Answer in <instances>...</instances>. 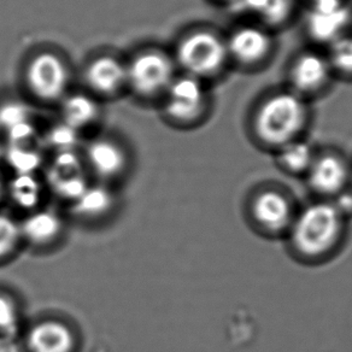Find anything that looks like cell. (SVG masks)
Segmentation results:
<instances>
[{"label": "cell", "mask_w": 352, "mask_h": 352, "mask_svg": "<svg viewBox=\"0 0 352 352\" xmlns=\"http://www.w3.org/2000/svg\"><path fill=\"white\" fill-rule=\"evenodd\" d=\"M307 121L308 108L303 97L294 91H284L259 105L254 118V133L264 145L279 150L299 139Z\"/></svg>", "instance_id": "6da1fadb"}, {"label": "cell", "mask_w": 352, "mask_h": 352, "mask_svg": "<svg viewBox=\"0 0 352 352\" xmlns=\"http://www.w3.org/2000/svg\"><path fill=\"white\" fill-rule=\"evenodd\" d=\"M289 230L298 254L320 258L337 246L344 232V217L331 203H316L294 219Z\"/></svg>", "instance_id": "7a4b0ae2"}, {"label": "cell", "mask_w": 352, "mask_h": 352, "mask_svg": "<svg viewBox=\"0 0 352 352\" xmlns=\"http://www.w3.org/2000/svg\"><path fill=\"white\" fill-rule=\"evenodd\" d=\"M230 60L226 40L211 30H196L177 45L176 62L186 75L203 80L220 74Z\"/></svg>", "instance_id": "3957f363"}, {"label": "cell", "mask_w": 352, "mask_h": 352, "mask_svg": "<svg viewBox=\"0 0 352 352\" xmlns=\"http://www.w3.org/2000/svg\"><path fill=\"white\" fill-rule=\"evenodd\" d=\"M127 85L142 97H153L166 92L175 80L174 60L161 51H145L126 65Z\"/></svg>", "instance_id": "277c9868"}, {"label": "cell", "mask_w": 352, "mask_h": 352, "mask_svg": "<svg viewBox=\"0 0 352 352\" xmlns=\"http://www.w3.org/2000/svg\"><path fill=\"white\" fill-rule=\"evenodd\" d=\"M27 83L36 98L54 102L62 98L68 88V67L57 54H36L28 64Z\"/></svg>", "instance_id": "5b68a950"}, {"label": "cell", "mask_w": 352, "mask_h": 352, "mask_svg": "<svg viewBox=\"0 0 352 352\" xmlns=\"http://www.w3.org/2000/svg\"><path fill=\"white\" fill-rule=\"evenodd\" d=\"M351 21L352 9L347 0H311L307 27L314 39L329 45L346 34Z\"/></svg>", "instance_id": "8992f818"}, {"label": "cell", "mask_w": 352, "mask_h": 352, "mask_svg": "<svg viewBox=\"0 0 352 352\" xmlns=\"http://www.w3.org/2000/svg\"><path fill=\"white\" fill-rule=\"evenodd\" d=\"M166 94V113L174 121L193 122L206 111L208 94L201 80L188 75L175 78Z\"/></svg>", "instance_id": "52a82bcc"}, {"label": "cell", "mask_w": 352, "mask_h": 352, "mask_svg": "<svg viewBox=\"0 0 352 352\" xmlns=\"http://www.w3.org/2000/svg\"><path fill=\"white\" fill-rule=\"evenodd\" d=\"M226 45L230 59L244 65H254L270 56L273 40L263 27L243 25L230 34Z\"/></svg>", "instance_id": "ba28073f"}, {"label": "cell", "mask_w": 352, "mask_h": 352, "mask_svg": "<svg viewBox=\"0 0 352 352\" xmlns=\"http://www.w3.org/2000/svg\"><path fill=\"white\" fill-rule=\"evenodd\" d=\"M252 217L263 230L280 233L289 230L294 223V209L291 201L279 192L264 191L254 198Z\"/></svg>", "instance_id": "9c48e42d"}, {"label": "cell", "mask_w": 352, "mask_h": 352, "mask_svg": "<svg viewBox=\"0 0 352 352\" xmlns=\"http://www.w3.org/2000/svg\"><path fill=\"white\" fill-rule=\"evenodd\" d=\"M332 72L327 56L318 52L300 54L291 69V82L294 92L299 96L318 92L327 85Z\"/></svg>", "instance_id": "30bf717a"}, {"label": "cell", "mask_w": 352, "mask_h": 352, "mask_svg": "<svg viewBox=\"0 0 352 352\" xmlns=\"http://www.w3.org/2000/svg\"><path fill=\"white\" fill-rule=\"evenodd\" d=\"M308 173L310 186L323 196H338L345 191L350 176L346 163L337 155L315 158Z\"/></svg>", "instance_id": "8fae6325"}, {"label": "cell", "mask_w": 352, "mask_h": 352, "mask_svg": "<svg viewBox=\"0 0 352 352\" xmlns=\"http://www.w3.org/2000/svg\"><path fill=\"white\" fill-rule=\"evenodd\" d=\"M85 78L99 94H113L127 83V69L118 59L103 56L88 64Z\"/></svg>", "instance_id": "7c38bea8"}, {"label": "cell", "mask_w": 352, "mask_h": 352, "mask_svg": "<svg viewBox=\"0 0 352 352\" xmlns=\"http://www.w3.org/2000/svg\"><path fill=\"white\" fill-rule=\"evenodd\" d=\"M74 336L68 326L57 321H45L32 328L27 337L30 352H72Z\"/></svg>", "instance_id": "4fadbf2b"}, {"label": "cell", "mask_w": 352, "mask_h": 352, "mask_svg": "<svg viewBox=\"0 0 352 352\" xmlns=\"http://www.w3.org/2000/svg\"><path fill=\"white\" fill-rule=\"evenodd\" d=\"M51 180L59 193L73 199H76L87 187L83 180L78 157H75L72 151L60 152L58 158L54 162Z\"/></svg>", "instance_id": "5bb4252c"}, {"label": "cell", "mask_w": 352, "mask_h": 352, "mask_svg": "<svg viewBox=\"0 0 352 352\" xmlns=\"http://www.w3.org/2000/svg\"><path fill=\"white\" fill-rule=\"evenodd\" d=\"M88 163L102 176H115L121 173L126 163L122 148L110 140H97L87 150Z\"/></svg>", "instance_id": "9a60e30c"}, {"label": "cell", "mask_w": 352, "mask_h": 352, "mask_svg": "<svg viewBox=\"0 0 352 352\" xmlns=\"http://www.w3.org/2000/svg\"><path fill=\"white\" fill-rule=\"evenodd\" d=\"M98 115V104L85 94H74L63 102L62 116L64 124L75 131L91 126L97 121Z\"/></svg>", "instance_id": "2e32d148"}, {"label": "cell", "mask_w": 352, "mask_h": 352, "mask_svg": "<svg viewBox=\"0 0 352 352\" xmlns=\"http://www.w3.org/2000/svg\"><path fill=\"white\" fill-rule=\"evenodd\" d=\"M21 235L34 244H46L54 240L60 230V220L51 211L35 212L22 223Z\"/></svg>", "instance_id": "e0dca14e"}, {"label": "cell", "mask_w": 352, "mask_h": 352, "mask_svg": "<svg viewBox=\"0 0 352 352\" xmlns=\"http://www.w3.org/2000/svg\"><path fill=\"white\" fill-rule=\"evenodd\" d=\"M280 166L285 170L299 174L304 171H309L310 166H313L315 157L311 146L308 142L300 139L286 144L285 146L279 148Z\"/></svg>", "instance_id": "ac0fdd59"}, {"label": "cell", "mask_w": 352, "mask_h": 352, "mask_svg": "<svg viewBox=\"0 0 352 352\" xmlns=\"http://www.w3.org/2000/svg\"><path fill=\"white\" fill-rule=\"evenodd\" d=\"M111 206V196L103 187H86L75 199L78 214L97 216L108 210Z\"/></svg>", "instance_id": "d6986e66"}, {"label": "cell", "mask_w": 352, "mask_h": 352, "mask_svg": "<svg viewBox=\"0 0 352 352\" xmlns=\"http://www.w3.org/2000/svg\"><path fill=\"white\" fill-rule=\"evenodd\" d=\"M10 190L14 201L22 208H33L39 201L41 187L32 174H19L11 182Z\"/></svg>", "instance_id": "ffe728a7"}, {"label": "cell", "mask_w": 352, "mask_h": 352, "mask_svg": "<svg viewBox=\"0 0 352 352\" xmlns=\"http://www.w3.org/2000/svg\"><path fill=\"white\" fill-rule=\"evenodd\" d=\"M327 58L333 70L352 75V34L346 33L329 44Z\"/></svg>", "instance_id": "44dd1931"}, {"label": "cell", "mask_w": 352, "mask_h": 352, "mask_svg": "<svg viewBox=\"0 0 352 352\" xmlns=\"http://www.w3.org/2000/svg\"><path fill=\"white\" fill-rule=\"evenodd\" d=\"M292 0H268L258 19L270 25H283L292 14Z\"/></svg>", "instance_id": "7402d4cb"}, {"label": "cell", "mask_w": 352, "mask_h": 352, "mask_svg": "<svg viewBox=\"0 0 352 352\" xmlns=\"http://www.w3.org/2000/svg\"><path fill=\"white\" fill-rule=\"evenodd\" d=\"M21 236L20 226L10 216L0 214V258L14 251Z\"/></svg>", "instance_id": "603a6c76"}, {"label": "cell", "mask_w": 352, "mask_h": 352, "mask_svg": "<svg viewBox=\"0 0 352 352\" xmlns=\"http://www.w3.org/2000/svg\"><path fill=\"white\" fill-rule=\"evenodd\" d=\"M19 328V311L9 297L0 294V336L14 338Z\"/></svg>", "instance_id": "cb8c5ba5"}, {"label": "cell", "mask_w": 352, "mask_h": 352, "mask_svg": "<svg viewBox=\"0 0 352 352\" xmlns=\"http://www.w3.org/2000/svg\"><path fill=\"white\" fill-rule=\"evenodd\" d=\"M9 161L19 174H32V170L39 164V155L30 148L15 145L9 153Z\"/></svg>", "instance_id": "d4e9b609"}, {"label": "cell", "mask_w": 352, "mask_h": 352, "mask_svg": "<svg viewBox=\"0 0 352 352\" xmlns=\"http://www.w3.org/2000/svg\"><path fill=\"white\" fill-rule=\"evenodd\" d=\"M25 122H28V113L21 105H8L0 110V123L8 131Z\"/></svg>", "instance_id": "484cf974"}, {"label": "cell", "mask_w": 352, "mask_h": 352, "mask_svg": "<svg viewBox=\"0 0 352 352\" xmlns=\"http://www.w3.org/2000/svg\"><path fill=\"white\" fill-rule=\"evenodd\" d=\"M76 133L78 131L64 124L63 127L54 129L52 137H51V142L60 147L62 152L72 151V145L74 144V139L76 138Z\"/></svg>", "instance_id": "4316f807"}, {"label": "cell", "mask_w": 352, "mask_h": 352, "mask_svg": "<svg viewBox=\"0 0 352 352\" xmlns=\"http://www.w3.org/2000/svg\"><path fill=\"white\" fill-rule=\"evenodd\" d=\"M342 217L352 214V192L342 191L337 196V201L333 203Z\"/></svg>", "instance_id": "83f0119b"}, {"label": "cell", "mask_w": 352, "mask_h": 352, "mask_svg": "<svg viewBox=\"0 0 352 352\" xmlns=\"http://www.w3.org/2000/svg\"><path fill=\"white\" fill-rule=\"evenodd\" d=\"M0 352H23V350L14 338L0 336Z\"/></svg>", "instance_id": "f1b7e54d"}, {"label": "cell", "mask_w": 352, "mask_h": 352, "mask_svg": "<svg viewBox=\"0 0 352 352\" xmlns=\"http://www.w3.org/2000/svg\"><path fill=\"white\" fill-rule=\"evenodd\" d=\"M226 1H228V3H230V4H233V6H235L239 0H226Z\"/></svg>", "instance_id": "f546056e"}, {"label": "cell", "mask_w": 352, "mask_h": 352, "mask_svg": "<svg viewBox=\"0 0 352 352\" xmlns=\"http://www.w3.org/2000/svg\"><path fill=\"white\" fill-rule=\"evenodd\" d=\"M3 196V184L0 182V198Z\"/></svg>", "instance_id": "4dcf8cb0"}]
</instances>
